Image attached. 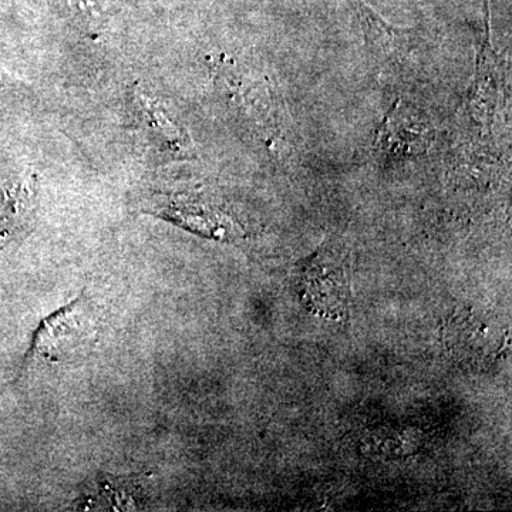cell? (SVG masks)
Returning a JSON list of instances; mask_svg holds the SVG:
<instances>
[{"label":"cell","instance_id":"obj_3","mask_svg":"<svg viewBox=\"0 0 512 512\" xmlns=\"http://www.w3.org/2000/svg\"><path fill=\"white\" fill-rule=\"evenodd\" d=\"M431 133L433 130L417 111L397 103L380 130V148L389 157L412 156L430 146Z\"/></svg>","mask_w":512,"mask_h":512},{"label":"cell","instance_id":"obj_1","mask_svg":"<svg viewBox=\"0 0 512 512\" xmlns=\"http://www.w3.org/2000/svg\"><path fill=\"white\" fill-rule=\"evenodd\" d=\"M97 332V313L82 295L40 323L30 356L46 363H70L93 348Z\"/></svg>","mask_w":512,"mask_h":512},{"label":"cell","instance_id":"obj_2","mask_svg":"<svg viewBox=\"0 0 512 512\" xmlns=\"http://www.w3.org/2000/svg\"><path fill=\"white\" fill-rule=\"evenodd\" d=\"M299 288L309 308L320 315H343L350 298L349 256L339 245H326L306 259L299 271Z\"/></svg>","mask_w":512,"mask_h":512},{"label":"cell","instance_id":"obj_4","mask_svg":"<svg viewBox=\"0 0 512 512\" xmlns=\"http://www.w3.org/2000/svg\"><path fill=\"white\" fill-rule=\"evenodd\" d=\"M448 340L456 353L464 356L488 357L495 352L497 340L494 333L481 320L466 313L458 316L451 328L448 326Z\"/></svg>","mask_w":512,"mask_h":512}]
</instances>
